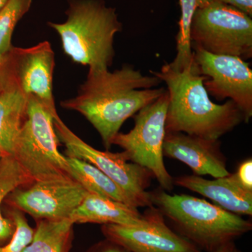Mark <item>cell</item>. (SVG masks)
Listing matches in <instances>:
<instances>
[{
	"mask_svg": "<svg viewBox=\"0 0 252 252\" xmlns=\"http://www.w3.org/2000/svg\"><path fill=\"white\" fill-rule=\"evenodd\" d=\"M162 81L144 75L132 66L89 69L77 96L61 102L63 108L80 113L97 131L107 150L127 119L157 100L166 89H155Z\"/></svg>",
	"mask_w": 252,
	"mask_h": 252,
	"instance_id": "obj_1",
	"label": "cell"
},
{
	"mask_svg": "<svg viewBox=\"0 0 252 252\" xmlns=\"http://www.w3.org/2000/svg\"><path fill=\"white\" fill-rule=\"evenodd\" d=\"M152 74L165 83L169 96L165 130L217 140L244 122L243 113L233 101L214 103L195 61L182 69L164 64Z\"/></svg>",
	"mask_w": 252,
	"mask_h": 252,
	"instance_id": "obj_2",
	"label": "cell"
},
{
	"mask_svg": "<svg viewBox=\"0 0 252 252\" xmlns=\"http://www.w3.org/2000/svg\"><path fill=\"white\" fill-rule=\"evenodd\" d=\"M66 14L64 23H49L65 54L89 69H109L115 55L114 37L122 30L116 10L102 0H70Z\"/></svg>",
	"mask_w": 252,
	"mask_h": 252,
	"instance_id": "obj_3",
	"label": "cell"
},
{
	"mask_svg": "<svg viewBox=\"0 0 252 252\" xmlns=\"http://www.w3.org/2000/svg\"><path fill=\"white\" fill-rule=\"evenodd\" d=\"M150 193L153 206L200 250L215 252L252 229L250 220L203 199L164 190Z\"/></svg>",
	"mask_w": 252,
	"mask_h": 252,
	"instance_id": "obj_4",
	"label": "cell"
},
{
	"mask_svg": "<svg viewBox=\"0 0 252 252\" xmlns=\"http://www.w3.org/2000/svg\"><path fill=\"white\" fill-rule=\"evenodd\" d=\"M54 118L35 97L28 96L26 119L11 157L32 183L72 177L67 157L59 149Z\"/></svg>",
	"mask_w": 252,
	"mask_h": 252,
	"instance_id": "obj_5",
	"label": "cell"
},
{
	"mask_svg": "<svg viewBox=\"0 0 252 252\" xmlns=\"http://www.w3.org/2000/svg\"><path fill=\"white\" fill-rule=\"evenodd\" d=\"M190 41L192 47L246 61L252 57V17L233 6L213 0L195 11Z\"/></svg>",
	"mask_w": 252,
	"mask_h": 252,
	"instance_id": "obj_6",
	"label": "cell"
},
{
	"mask_svg": "<svg viewBox=\"0 0 252 252\" xmlns=\"http://www.w3.org/2000/svg\"><path fill=\"white\" fill-rule=\"evenodd\" d=\"M169 96L167 91L136 114L135 126L127 133L119 132L113 144L124 149L130 161L147 169L164 190L173 189L174 179L163 160L164 139Z\"/></svg>",
	"mask_w": 252,
	"mask_h": 252,
	"instance_id": "obj_7",
	"label": "cell"
},
{
	"mask_svg": "<svg viewBox=\"0 0 252 252\" xmlns=\"http://www.w3.org/2000/svg\"><path fill=\"white\" fill-rule=\"evenodd\" d=\"M54 124L58 137L65 146L67 157L81 159L97 167L132 197L139 207L153 206L151 193L147 191L153 177L149 170L130 161L124 152H102L91 147L74 134L59 115L54 118Z\"/></svg>",
	"mask_w": 252,
	"mask_h": 252,
	"instance_id": "obj_8",
	"label": "cell"
},
{
	"mask_svg": "<svg viewBox=\"0 0 252 252\" xmlns=\"http://www.w3.org/2000/svg\"><path fill=\"white\" fill-rule=\"evenodd\" d=\"M193 59L200 74L207 78L204 86L218 100L233 101L243 113L244 120L252 117V71L249 63L227 55L213 54L192 47Z\"/></svg>",
	"mask_w": 252,
	"mask_h": 252,
	"instance_id": "obj_9",
	"label": "cell"
},
{
	"mask_svg": "<svg viewBox=\"0 0 252 252\" xmlns=\"http://www.w3.org/2000/svg\"><path fill=\"white\" fill-rule=\"evenodd\" d=\"M88 192L72 178L38 181L19 187L5 201L34 220L69 219Z\"/></svg>",
	"mask_w": 252,
	"mask_h": 252,
	"instance_id": "obj_10",
	"label": "cell"
},
{
	"mask_svg": "<svg viewBox=\"0 0 252 252\" xmlns=\"http://www.w3.org/2000/svg\"><path fill=\"white\" fill-rule=\"evenodd\" d=\"M144 215L143 224L102 225V233L109 241L129 252H201L194 244L170 229L157 207H149Z\"/></svg>",
	"mask_w": 252,
	"mask_h": 252,
	"instance_id": "obj_11",
	"label": "cell"
},
{
	"mask_svg": "<svg viewBox=\"0 0 252 252\" xmlns=\"http://www.w3.org/2000/svg\"><path fill=\"white\" fill-rule=\"evenodd\" d=\"M6 56L10 74L23 94L35 97L54 117L59 115L53 94L55 54L49 41L12 48Z\"/></svg>",
	"mask_w": 252,
	"mask_h": 252,
	"instance_id": "obj_12",
	"label": "cell"
},
{
	"mask_svg": "<svg viewBox=\"0 0 252 252\" xmlns=\"http://www.w3.org/2000/svg\"><path fill=\"white\" fill-rule=\"evenodd\" d=\"M162 151L164 157L186 164L194 175L220 178L230 175L219 140H208L183 132H166Z\"/></svg>",
	"mask_w": 252,
	"mask_h": 252,
	"instance_id": "obj_13",
	"label": "cell"
},
{
	"mask_svg": "<svg viewBox=\"0 0 252 252\" xmlns=\"http://www.w3.org/2000/svg\"><path fill=\"white\" fill-rule=\"evenodd\" d=\"M174 185L210 199L235 215H252V190L244 188L234 173L213 180L194 175L181 176L174 180Z\"/></svg>",
	"mask_w": 252,
	"mask_h": 252,
	"instance_id": "obj_14",
	"label": "cell"
},
{
	"mask_svg": "<svg viewBox=\"0 0 252 252\" xmlns=\"http://www.w3.org/2000/svg\"><path fill=\"white\" fill-rule=\"evenodd\" d=\"M69 220L75 223H99L136 226L146 219L136 207L88 193Z\"/></svg>",
	"mask_w": 252,
	"mask_h": 252,
	"instance_id": "obj_15",
	"label": "cell"
},
{
	"mask_svg": "<svg viewBox=\"0 0 252 252\" xmlns=\"http://www.w3.org/2000/svg\"><path fill=\"white\" fill-rule=\"evenodd\" d=\"M28 96L10 74L0 93V155L11 156L16 139L26 117Z\"/></svg>",
	"mask_w": 252,
	"mask_h": 252,
	"instance_id": "obj_16",
	"label": "cell"
},
{
	"mask_svg": "<svg viewBox=\"0 0 252 252\" xmlns=\"http://www.w3.org/2000/svg\"><path fill=\"white\" fill-rule=\"evenodd\" d=\"M67 160L71 177L88 193L138 208V204L132 197L97 167L76 158L67 157Z\"/></svg>",
	"mask_w": 252,
	"mask_h": 252,
	"instance_id": "obj_17",
	"label": "cell"
},
{
	"mask_svg": "<svg viewBox=\"0 0 252 252\" xmlns=\"http://www.w3.org/2000/svg\"><path fill=\"white\" fill-rule=\"evenodd\" d=\"M34 236L24 252H69L72 245L73 226L69 219L37 220Z\"/></svg>",
	"mask_w": 252,
	"mask_h": 252,
	"instance_id": "obj_18",
	"label": "cell"
},
{
	"mask_svg": "<svg viewBox=\"0 0 252 252\" xmlns=\"http://www.w3.org/2000/svg\"><path fill=\"white\" fill-rule=\"evenodd\" d=\"M31 183L14 158L8 155L0 157V246L9 241L14 231L12 220L3 216L1 205L16 189Z\"/></svg>",
	"mask_w": 252,
	"mask_h": 252,
	"instance_id": "obj_19",
	"label": "cell"
},
{
	"mask_svg": "<svg viewBox=\"0 0 252 252\" xmlns=\"http://www.w3.org/2000/svg\"><path fill=\"white\" fill-rule=\"evenodd\" d=\"M213 0H179L181 16L177 33V54L172 63L175 69H182L193 61V52L190 41V28L197 9L203 7Z\"/></svg>",
	"mask_w": 252,
	"mask_h": 252,
	"instance_id": "obj_20",
	"label": "cell"
},
{
	"mask_svg": "<svg viewBox=\"0 0 252 252\" xmlns=\"http://www.w3.org/2000/svg\"><path fill=\"white\" fill-rule=\"evenodd\" d=\"M32 0H9L0 10V54L11 51L13 33L16 25L31 8Z\"/></svg>",
	"mask_w": 252,
	"mask_h": 252,
	"instance_id": "obj_21",
	"label": "cell"
},
{
	"mask_svg": "<svg viewBox=\"0 0 252 252\" xmlns=\"http://www.w3.org/2000/svg\"><path fill=\"white\" fill-rule=\"evenodd\" d=\"M9 215L14 225V233L7 243L0 246V252H24L32 240L34 230L23 212L12 208Z\"/></svg>",
	"mask_w": 252,
	"mask_h": 252,
	"instance_id": "obj_22",
	"label": "cell"
},
{
	"mask_svg": "<svg viewBox=\"0 0 252 252\" xmlns=\"http://www.w3.org/2000/svg\"><path fill=\"white\" fill-rule=\"evenodd\" d=\"M235 175L240 185L249 190H252V160H245L239 165Z\"/></svg>",
	"mask_w": 252,
	"mask_h": 252,
	"instance_id": "obj_23",
	"label": "cell"
},
{
	"mask_svg": "<svg viewBox=\"0 0 252 252\" xmlns=\"http://www.w3.org/2000/svg\"><path fill=\"white\" fill-rule=\"evenodd\" d=\"M236 8L248 16H252V0H215Z\"/></svg>",
	"mask_w": 252,
	"mask_h": 252,
	"instance_id": "obj_24",
	"label": "cell"
},
{
	"mask_svg": "<svg viewBox=\"0 0 252 252\" xmlns=\"http://www.w3.org/2000/svg\"><path fill=\"white\" fill-rule=\"evenodd\" d=\"M94 252H129L122 247L108 240V243L99 245Z\"/></svg>",
	"mask_w": 252,
	"mask_h": 252,
	"instance_id": "obj_25",
	"label": "cell"
},
{
	"mask_svg": "<svg viewBox=\"0 0 252 252\" xmlns=\"http://www.w3.org/2000/svg\"><path fill=\"white\" fill-rule=\"evenodd\" d=\"M9 79L10 72L9 67H8L7 59H6V65L1 70H0V93L4 89Z\"/></svg>",
	"mask_w": 252,
	"mask_h": 252,
	"instance_id": "obj_26",
	"label": "cell"
},
{
	"mask_svg": "<svg viewBox=\"0 0 252 252\" xmlns=\"http://www.w3.org/2000/svg\"><path fill=\"white\" fill-rule=\"evenodd\" d=\"M214 252H241V251L235 246L234 242H230V243L225 244L223 246L220 247Z\"/></svg>",
	"mask_w": 252,
	"mask_h": 252,
	"instance_id": "obj_27",
	"label": "cell"
},
{
	"mask_svg": "<svg viewBox=\"0 0 252 252\" xmlns=\"http://www.w3.org/2000/svg\"><path fill=\"white\" fill-rule=\"evenodd\" d=\"M6 55H1L0 54V70L3 69L6 65Z\"/></svg>",
	"mask_w": 252,
	"mask_h": 252,
	"instance_id": "obj_28",
	"label": "cell"
},
{
	"mask_svg": "<svg viewBox=\"0 0 252 252\" xmlns=\"http://www.w3.org/2000/svg\"><path fill=\"white\" fill-rule=\"evenodd\" d=\"M9 0H0V10L2 9Z\"/></svg>",
	"mask_w": 252,
	"mask_h": 252,
	"instance_id": "obj_29",
	"label": "cell"
},
{
	"mask_svg": "<svg viewBox=\"0 0 252 252\" xmlns=\"http://www.w3.org/2000/svg\"><path fill=\"white\" fill-rule=\"evenodd\" d=\"M1 157V155H0V157Z\"/></svg>",
	"mask_w": 252,
	"mask_h": 252,
	"instance_id": "obj_30",
	"label": "cell"
}]
</instances>
